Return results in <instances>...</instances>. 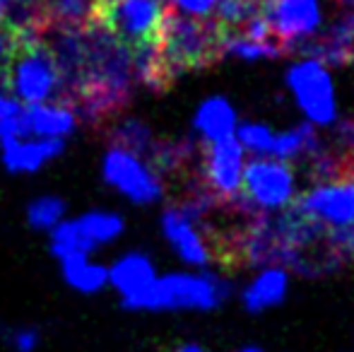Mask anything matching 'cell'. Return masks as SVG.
Listing matches in <instances>:
<instances>
[{
    "label": "cell",
    "mask_w": 354,
    "mask_h": 352,
    "mask_svg": "<svg viewBox=\"0 0 354 352\" xmlns=\"http://www.w3.org/2000/svg\"><path fill=\"white\" fill-rule=\"evenodd\" d=\"M352 61H354V46H352Z\"/></svg>",
    "instance_id": "obj_34"
},
{
    "label": "cell",
    "mask_w": 354,
    "mask_h": 352,
    "mask_svg": "<svg viewBox=\"0 0 354 352\" xmlns=\"http://www.w3.org/2000/svg\"><path fill=\"white\" fill-rule=\"evenodd\" d=\"M102 178L113 193L133 205H154L164 198V176L147 157L111 145L102 155Z\"/></svg>",
    "instance_id": "obj_8"
},
{
    "label": "cell",
    "mask_w": 354,
    "mask_h": 352,
    "mask_svg": "<svg viewBox=\"0 0 354 352\" xmlns=\"http://www.w3.org/2000/svg\"><path fill=\"white\" fill-rule=\"evenodd\" d=\"M227 297L229 285L224 277L207 268H186L159 272L136 311H214Z\"/></svg>",
    "instance_id": "obj_3"
},
{
    "label": "cell",
    "mask_w": 354,
    "mask_h": 352,
    "mask_svg": "<svg viewBox=\"0 0 354 352\" xmlns=\"http://www.w3.org/2000/svg\"><path fill=\"white\" fill-rule=\"evenodd\" d=\"M174 352H210V350H205L203 345H198V343H183V345H178Z\"/></svg>",
    "instance_id": "obj_32"
},
{
    "label": "cell",
    "mask_w": 354,
    "mask_h": 352,
    "mask_svg": "<svg viewBox=\"0 0 354 352\" xmlns=\"http://www.w3.org/2000/svg\"><path fill=\"white\" fill-rule=\"evenodd\" d=\"M167 12L164 0H97L92 24L111 34L128 51H136L159 44Z\"/></svg>",
    "instance_id": "obj_6"
},
{
    "label": "cell",
    "mask_w": 354,
    "mask_h": 352,
    "mask_svg": "<svg viewBox=\"0 0 354 352\" xmlns=\"http://www.w3.org/2000/svg\"><path fill=\"white\" fill-rule=\"evenodd\" d=\"M239 126V113L227 97H207L198 104L193 113V133L201 142H217L224 138H232Z\"/></svg>",
    "instance_id": "obj_15"
},
{
    "label": "cell",
    "mask_w": 354,
    "mask_h": 352,
    "mask_svg": "<svg viewBox=\"0 0 354 352\" xmlns=\"http://www.w3.org/2000/svg\"><path fill=\"white\" fill-rule=\"evenodd\" d=\"M39 8L41 0H0V19L24 32V27H32L34 12Z\"/></svg>",
    "instance_id": "obj_28"
},
{
    "label": "cell",
    "mask_w": 354,
    "mask_h": 352,
    "mask_svg": "<svg viewBox=\"0 0 354 352\" xmlns=\"http://www.w3.org/2000/svg\"><path fill=\"white\" fill-rule=\"evenodd\" d=\"M171 12L193 19H210L217 10L219 0H167Z\"/></svg>",
    "instance_id": "obj_29"
},
{
    "label": "cell",
    "mask_w": 354,
    "mask_h": 352,
    "mask_svg": "<svg viewBox=\"0 0 354 352\" xmlns=\"http://www.w3.org/2000/svg\"><path fill=\"white\" fill-rule=\"evenodd\" d=\"M246 169V152L236 138L207 142L203 150V181L217 201H236Z\"/></svg>",
    "instance_id": "obj_11"
},
{
    "label": "cell",
    "mask_w": 354,
    "mask_h": 352,
    "mask_svg": "<svg viewBox=\"0 0 354 352\" xmlns=\"http://www.w3.org/2000/svg\"><path fill=\"white\" fill-rule=\"evenodd\" d=\"M113 142L138 152V155L147 157L149 162H152V155L159 147V142L154 140L149 126L145 121H140V118H126V121L118 123V126L113 128Z\"/></svg>",
    "instance_id": "obj_25"
},
{
    "label": "cell",
    "mask_w": 354,
    "mask_h": 352,
    "mask_svg": "<svg viewBox=\"0 0 354 352\" xmlns=\"http://www.w3.org/2000/svg\"><path fill=\"white\" fill-rule=\"evenodd\" d=\"M352 46H354V15L347 12L342 19H337L328 34L318 44H313L316 51L308 56H316L326 66H345L352 61Z\"/></svg>",
    "instance_id": "obj_20"
},
{
    "label": "cell",
    "mask_w": 354,
    "mask_h": 352,
    "mask_svg": "<svg viewBox=\"0 0 354 352\" xmlns=\"http://www.w3.org/2000/svg\"><path fill=\"white\" fill-rule=\"evenodd\" d=\"M222 53L239 58V61H266V58H275L282 53L280 44L275 41H253V39L243 37L241 32H224L222 34Z\"/></svg>",
    "instance_id": "obj_24"
},
{
    "label": "cell",
    "mask_w": 354,
    "mask_h": 352,
    "mask_svg": "<svg viewBox=\"0 0 354 352\" xmlns=\"http://www.w3.org/2000/svg\"><path fill=\"white\" fill-rule=\"evenodd\" d=\"M289 270L282 266H266L241 292L243 309L248 314H263L280 306L289 295Z\"/></svg>",
    "instance_id": "obj_16"
},
{
    "label": "cell",
    "mask_w": 354,
    "mask_h": 352,
    "mask_svg": "<svg viewBox=\"0 0 354 352\" xmlns=\"http://www.w3.org/2000/svg\"><path fill=\"white\" fill-rule=\"evenodd\" d=\"M17 136H24V106L8 89H0V142Z\"/></svg>",
    "instance_id": "obj_27"
},
{
    "label": "cell",
    "mask_w": 354,
    "mask_h": 352,
    "mask_svg": "<svg viewBox=\"0 0 354 352\" xmlns=\"http://www.w3.org/2000/svg\"><path fill=\"white\" fill-rule=\"evenodd\" d=\"M294 198H297V172L289 162L275 160V157H253L246 165L241 193L236 201L272 215L292 205Z\"/></svg>",
    "instance_id": "obj_9"
},
{
    "label": "cell",
    "mask_w": 354,
    "mask_h": 352,
    "mask_svg": "<svg viewBox=\"0 0 354 352\" xmlns=\"http://www.w3.org/2000/svg\"><path fill=\"white\" fill-rule=\"evenodd\" d=\"M75 217L97 251L116 244L126 234V217L116 210H109V207H92V210L80 212Z\"/></svg>",
    "instance_id": "obj_19"
},
{
    "label": "cell",
    "mask_w": 354,
    "mask_h": 352,
    "mask_svg": "<svg viewBox=\"0 0 354 352\" xmlns=\"http://www.w3.org/2000/svg\"><path fill=\"white\" fill-rule=\"evenodd\" d=\"M109 268V287L118 295L121 304L128 311H136L138 304L152 282L157 280L159 270L154 266L152 256L145 251H126L113 261Z\"/></svg>",
    "instance_id": "obj_12"
},
{
    "label": "cell",
    "mask_w": 354,
    "mask_h": 352,
    "mask_svg": "<svg viewBox=\"0 0 354 352\" xmlns=\"http://www.w3.org/2000/svg\"><path fill=\"white\" fill-rule=\"evenodd\" d=\"M294 210L326 230L337 259H354V167L311 186Z\"/></svg>",
    "instance_id": "obj_1"
},
{
    "label": "cell",
    "mask_w": 354,
    "mask_h": 352,
    "mask_svg": "<svg viewBox=\"0 0 354 352\" xmlns=\"http://www.w3.org/2000/svg\"><path fill=\"white\" fill-rule=\"evenodd\" d=\"M24 32L17 27H12L10 22L0 19V68H5L10 63V58L15 56V51L19 48V44L24 41Z\"/></svg>",
    "instance_id": "obj_30"
},
{
    "label": "cell",
    "mask_w": 354,
    "mask_h": 352,
    "mask_svg": "<svg viewBox=\"0 0 354 352\" xmlns=\"http://www.w3.org/2000/svg\"><path fill=\"white\" fill-rule=\"evenodd\" d=\"M287 89L306 123L330 128L337 123V94L330 68L316 56H304L287 68Z\"/></svg>",
    "instance_id": "obj_7"
},
{
    "label": "cell",
    "mask_w": 354,
    "mask_h": 352,
    "mask_svg": "<svg viewBox=\"0 0 354 352\" xmlns=\"http://www.w3.org/2000/svg\"><path fill=\"white\" fill-rule=\"evenodd\" d=\"M263 15L280 48L304 46L323 27L321 0H268Z\"/></svg>",
    "instance_id": "obj_10"
},
{
    "label": "cell",
    "mask_w": 354,
    "mask_h": 352,
    "mask_svg": "<svg viewBox=\"0 0 354 352\" xmlns=\"http://www.w3.org/2000/svg\"><path fill=\"white\" fill-rule=\"evenodd\" d=\"M66 140H44V138L17 136L0 142V165L8 174L29 176L41 172L66 152Z\"/></svg>",
    "instance_id": "obj_13"
},
{
    "label": "cell",
    "mask_w": 354,
    "mask_h": 352,
    "mask_svg": "<svg viewBox=\"0 0 354 352\" xmlns=\"http://www.w3.org/2000/svg\"><path fill=\"white\" fill-rule=\"evenodd\" d=\"M68 217V201L56 193H41L34 196L24 207V220H27L29 230L48 234L56 225H61Z\"/></svg>",
    "instance_id": "obj_22"
},
{
    "label": "cell",
    "mask_w": 354,
    "mask_h": 352,
    "mask_svg": "<svg viewBox=\"0 0 354 352\" xmlns=\"http://www.w3.org/2000/svg\"><path fill=\"white\" fill-rule=\"evenodd\" d=\"M222 34L217 22L167 12L159 34V61L167 80L217 61L222 56Z\"/></svg>",
    "instance_id": "obj_2"
},
{
    "label": "cell",
    "mask_w": 354,
    "mask_h": 352,
    "mask_svg": "<svg viewBox=\"0 0 354 352\" xmlns=\"http://www.w3.org/2000/svg\"><path fill=\"white\" fill-rule=\"evenodd\" d=\"M41 8L58 27L82 29L92 24L97 0H41Z\"/></svg>",
    "instance_id": "obj_23"
},
{
    "label": "cell",
    "mask_w": 354,
    "mask_h": 352,
    "mask_svg": "<svg viewBox=\"0 0 354 352\" xmlns=\"http://www.w3.org/2000/svg\"><path fill=\"white\" fill-rule=\"evenodd\" d=\"M212 203H217V198L210 191H205L196 193L176 205H169L162 212V220H159L162 237L167 239L174 256L186 268L203 270L217 259L212 237L203 227V222H207Z\"/></svg>",
    "instance_id": "obj_4"
},
{
    "label": "cell",
    "mask_w": 354,
    "mask_h": 352,
    "mask_svg": "<svg viewBox=\"0 0 354 352\" xmlns=\"http://www.w3.org/2000/svg\"><path fill=\"white\" fill-rule=\"evenodd\" d=\"M8 345L12 352H37L41 345V333L34 326H19L8 331Z\"/></svg>",
    "instance_id": "obj_31"
},
{
    "label": "cell",
    "mask_w": 354,
    "mask_h": 352,
    "mask_svg": "<svg viewBox=\"0 0 354 352\" xmlns=\"http://www.w3.org/2000/svg\"><path fill=\"white\" fill-rule=\"evenodd\" d=\"M80 128V113L66 99L24 106V136L44 140H66Z\"/></svg>",
    "instance_id": "obj_14"
},
{
    "label": "cell",
    "mask_w": 354,
    "mask_h": 352,
    "mask_svg": "<svg viewBox=\"0 0 354 352\" xmlns=\"http://www.w3.org/2000/svg\"><path fill=\"white\" fill-rule=\"evenodd\" d=\"M61 277L73 292L82 297L102 295L109 287V268L94 256H73V259L58 261Z\"/></svg>",
    "instance_id": "obj_18"
},
{
    "label": "cell",
    "mask_w": 354,
    "mask_h": 352,
    "mask_svg": "<svg viewBox=\"0 0 354 352\" xmlns=\"http://www.w3.org/2000/svg\"><path fill=\"white\" fill-rule=\"evenodd\" d=\"M234 138L239 140V145L243 147L246 155L253 157H270L272 142H275V131L268 123L261 121H239Z\"/></svg>",
    "instance_id": "obj_26"
},
{
    "label": "cell",
    "mask_w": 354,
    "mask_h": 352,
    "mask_svg": "<svg viewBox=\"0 0 354 352\" xmlns=\"http://www.w3.org/2000/svg\"><path fill=\"white\" fill-rule=\"evenodd\" d=\"M239 352H263L261 348H256V345H248V348H241Z\"/></svg>",
    "instance_id": "obj_33"
},
{
    "label": "cell",
    "mask_w": 354,
    "mask_h": 352,
    "mask_svg": "<svg viewBox=\"0 0 354 352\" xmlns=\"http://www.w3.org/2000/svg\"><path fill=\"white\" fill-rule=\"evenodd\" d=\"M5 85L8 92L22 106L63 99V73L48 46L24 39L10 63L5 66Z\"/></svg>",
    "instance_id": "obj_5"
},
{
    "label": "cell",
    "mask_w": 354,
    "mask_h": 352,
    "mask_svg": "<svg viewBox=\"0 0 354 352\" xmlns=\"http://www.w3.org/2000/svg\"><path fill=\"white\" fill-rule=\"evenodd\" d=\"M48 251L56 261H66L73 256H94L97 249L89 241V237L84 234V230L80 227L77 217L68 215L61 225H56L48 232Z\"/></svg>",
    "instance_id": "obj_21"
},
{
    "label": "cell",
    "mask_w": 354,
    "mask_h": 352,
    "mask_svg": "<svg viewBox=\"0 0 354 352\" xmlns=\"http://www.w3.org/2000/svg\"><path fill=\"white\" fill-rule=\"evenodd\" d=\"M270 157L289 162V165L297 160H311L316 165L318 160L326 157V150H323L321 136L311 123H297L287 131L275 133Z\"/></svg>",
    "instance_id": "obj_17"
}]
</instances>
